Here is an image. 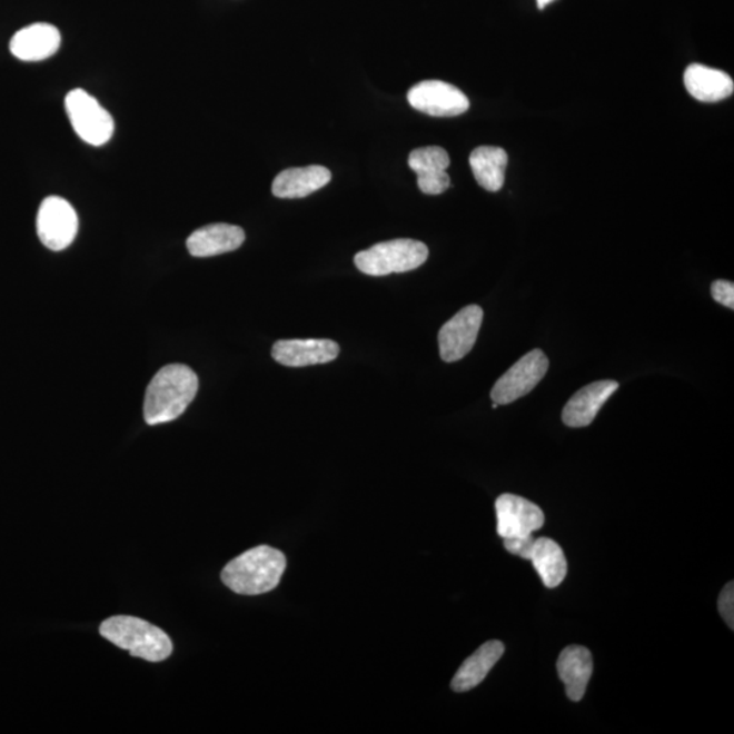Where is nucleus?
<instances>
[{"label":"nucleus","instance_id":"obj_7","mask_svg":"<svg viewBox=\"0 0 734 734\" xmlns=\"http://www.w3.org/2000/svg\"><path fill=\"white\" fill-rule=\"evenodd\" d=\"M548 358L542 350L530 351L502 376L492 390V399L505 406L530 394L548 370Z\"/></svg>","mask_w":734,"mask_h":734},{"label":"nucleus","instance_id":"obj_20","mask_svg":"<svg viewBox=\"0 0 734 734\" xmlns=\"http://www.w3.org/2000/svg\"><path fill=\"white\" fill-rule=\"evenodd\" d=\"M507 161V152L495 146L477 147L469 157L477 184L489 192H498L504 187Z\"/></svg>","mask_w":734,"mask_h":734},{"label":"nucleus","instance_id":"obj_6","mask_svg":"<svg viewBox=\"0 0 734 734\" xmlns=\"http://www.w3.org/2000/svg\"><path fill=\"white\" fill-rule=\"evenodd\" d=\"M78 216L73 207L60 196L42 200L37 212V235L48 249L59 252L69 248L78 232Z\"/></svg>","mask_w":734,"mask_h":734},{"label":"nucleus","instance_id":"obj_8","mask_svg":"<svg viewBox=\"0 0 734 734\" xmlns=\"http://www.w3.org/2000/svg\"><path fill=\"white\" fill-rule=\"evenodd\" d=\"M483 309L477 305L465 306L444 324L438 334L439 354L445 363H457L473 350L483 323Z\"/></svg>","mask_w":734,"mask_h":734},{"label":"nucleus","instance_id":"obj_3","mask_svg":"<svg viewBox=\"0 0 734 734\" xmlns=\"http://www.w3.org/2000/svg\"><path fill=\"white\" fill-rule=\"evenodd\" d=\"M100 634L131 656L143 658L149 663H161L173 652L169 636L161 628L138 617H109L101 623Z\"/></svg>","mask_w":734,"mask_h":734},{"label":"nucleus","instance_id":"obj_18","mask_svg":"<svg viewBox=\"0 0 734 734\" xmlns=\"http://www.w3.org/2000/svg\"><path fill=\"white\" fill-rule=\"evenodd\" d=\"M327 168L311 165L305 168H291L281 171L272 182V194L280 199L306 198L330 181Z\"/></svg>","mask_w":734,"mask_h":734},{"label":"nucleus","instance_id":"obj_1","mask_svg":"<svg viewBox=\"0 0 734 734\" xmlns=\"http://www.w3.org/2000/svg\"><path fill=\"white\" fill-rule=\"evenodd\" d=\"M199 378L186 365L162 367L146 389L143 415L147 425L168 424L179 418L195 399Z\"/></svg>","mask_w":734,"mask_h":734},{"label":"nucleus","instance_id":"obj_24","mask_svg":"<svg viewBox=\"0 0 734 734\" xmlns=\"http://www.w3.org/2000/svg\"><path fill=\"white\" fill-rule=\"evenodd\" d=\"M714 301L734 309V285L727 280H715L712 285Z\"/></svg>","mask_w":734,"mask_h":734},{"label":"nucleus","instance_id":"obj_9","mask_svg":"<svg viewBox=\"0 0 734 734\" xmlns=\"http://www.w3.org/2000/svg\"><path fill=\"white\" fill-rule=\"evenodd\" d=\"M407 98L414 109L436 118H453L469 109L468 97L443 81L419 82L409 89Z\"/></svg>","mask_w":734,"mask_h":734},{"label":"nucleus","instance_id":"obj_2","mask_svg":"<svg viewBox=\"0 0 734 734\" xmlns=\"http://www.w3.org/2000/svg\"><path fill=\"white\" fill-rule=\"evenodd\" d=\"M286 565V556L279 549L259 546L228 563L220 578L238 595H262L279 585Z\"/></svg>","mask_w":734,"mask_h":734},{"label":"nucleus","instance_id":"obj_23","mask_svg":"<svg viewBox=\"0 0 734 734\" xmlns=\"http://www.w3.org/2000/svg\"><path fill=\"white\" fill-rule=\"evenodd\" d=\"M718 611L727 626L732 629L734 628V585L733 583L727 584L724 589H722L718 598Z\"/></svg>","mask_w":734,"mask_h":734},{"label":"nucleus","instance_id":"obj_13","mask_svg":"<svg viewBox=\"0 0 734 734\" xmlns=\"http://www.w3.org/2000/svg\"><path fill=\"white\" fill-rule=\"evenodd\" d=\"M619 389V383L614 379L586 385L579 389L563 408V424L568 427H586L592 425L596 415L609 397Z\"/></svg>","mask_w":734,"mask_h":734},{"label":"nucleus","instance_id":"obj_16","mask_svg":"<svg viewBox=\"0 0 734 734\" xmlns=\"http://www.w3.org/2000/svg\"><path fill=\"white\" fill-rule=\"evenodd\" d=\"M556 668H558L561 681L565 684L567 696L573 702L583 700L593 673L589 648L578 645L566 647L561 653Z\"/></svg>","mask_w":734,"mask_h":734},{"label":"nucleus","instance_id":"obj_19","mask_svg":"<svg viewBox=\"0 0 734 734\" xmlns=\"http://www.w3.org/2000/svg\"><path fill=\"white\" fill-rule=\"evenodd\" d=\"M505 646L499 641H488L464 661L452 681V690L456 693H467L485 681L488 672L504 656Z\"/></svg>","mask_w":734,"mask_h":734},{"label":"nucleus","instance_id":"obj_21","mask_svg":"<svg viewBox=\"0 0 734 734\" xmlns=\"http://www.w3.org/2000/svg\"><path fill=\"white\" fill-rule=\"evenodd\" d=\"M543 584L553 589L559 586L567 575V561L558 543L548 537L535 538L530 558Z\"/></svg>","mask_w":734,"mask_h":734},{"label":"nucleus","instance_id":"obj_17","mask_svg":"<svg viewBox=\"0 0 734 734\" xmlns=\"http://www.w3.org/2000/svg\"><path fill=\"white\" fill-rule=\"evenodd\" d=\"M684 85L688 93L702 102L725 100L734 90L733 79L726 72L702 65H691L685 69Z\"/></svg>","mask_w":734,"mask_h":734},{"label":"nucleus","instance_id":"obj_25","mask_svg":"<svg viewBox=\"0 0 734 734\" xmlns=\"http://www.w3.org/2000/svg\"><path fill=\"white\" fill-rule=\"evenodd\" d=\"M550 2H554V0H537V8L543 10Z\"/></svg>","mask_w":734,"mask_h":734},{"label":"nucleus","instance_id":"obj_4","mask_svg":"<svg viewBox=\"0 0 734 734\" xmlns=\"http://www.w3.org/2000/svg\"><path fill=\"white\" fill-rule=\"evenodd\" d=\"M428 248L424 242L399 238L376 244L375 247L355 255L354 262L360 272L369 277L413 271L425 265Z\"/></svg>","mask_w":734,"mask_h":734},{"label":"nucleus","instance_id":"obj_5","mask_svg":"<svg viewBox=\"0 0 734 734\" xmlns=\"http://www.w3.org/2000/svg\"><path fill=\"white\" fill-rule=\"evenodd\" d=\"M65 107L73 131L90 146L107 145L115 132V121L106 108L82 89L66 96Z\"/></svg>","mask_w":734,"mask_h":734},{"label":"nucleus","instance_id":"obj_14","mask_svg":"<svg viewBox=\"0 0 734 734\" xmlns=\"http://www.w3.org/2000/svg\"><path fill=\"white\" fill-rule=\"evenodd\" d=\"M60 44L58 28L40 22L18 30L10 41V52L22 61H41L53 57Z\"/></svg>","mask_w":734,"mask_h":734},{"label":"nucleus","instance_id":"obj_11","mask_svg":"<svg viewBox=\"0 0 734 734\" xmlns=\"http://www.w3.org/2000/svg\"><path fill=\"white\" fill-rule=\"evenodd\" d=\"M340 353L338 343L329 339L279 340L272 347V358L287 367H305L333 363Z\"/></svg>","mask_w":734,"mask_h":734},{"label":"nucleus","instance_id":"obj_10","mask_svg":"<svg viewBox=\"0 0 734 734\" xmlns=\"http://www.w3.org/2000/svg\"><path fill=\"white\" fill-rule=\"evenodd\" d=\"M495 510L498 519L497 530L502 538L532 536L546 523L540 507L518 495H500L495 502Z\"/></svg>","mask_w":734,"mask_h":734},{"label":"nucleus","instance_id":"obj_15","mask_svg":"<svg viewBox=\"0 0 734 734\" xmlns=\"http://www.w3.org/2000/svg\"><path fill=\"white\" fill-rule=\"evenodd\" d=\"M245 241L240 226L212 224L195 230L187 240L188 252L194 257H211L232 252Z\"/></svg>","mask_w":734,"mask_h":734},{"label":"nucleus","instance_id":"obj_12","mask_svg":"<svg viewBox=\"0 0 734 734\" xmlns=\"http://www.w3.org/2000/svg\"><path fill=\"white\" fill-rule=\"evenodd\" d=\"M408 165L418 176V187L426 195H440L450 187V177L446 173L450 158L438 146L416 149L408 157Z\"/></svg>","mask_w":734,"mask_h":734},{"label":"nucleus","instance_id":"obj_22","mask_svg":"<svg viewBox=\"0 0 734 734\" xmlns=\"http://www.w3.org/2000/svg\"><path fill=\"white\" fill-rule=\"evenodd\" d=\"M535 537L525 536V537H513L504 538V546L512 555H517L519 558L528 559L530 558L532 548H534Z\"/></svg>","mask_w":734,"mask_h":734}]
</instances>
